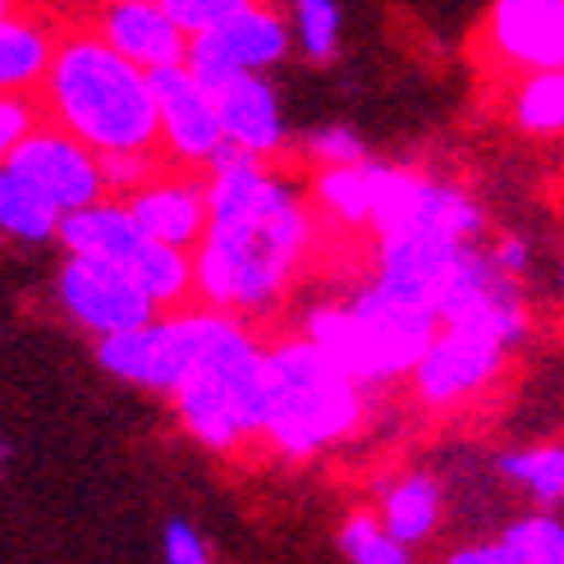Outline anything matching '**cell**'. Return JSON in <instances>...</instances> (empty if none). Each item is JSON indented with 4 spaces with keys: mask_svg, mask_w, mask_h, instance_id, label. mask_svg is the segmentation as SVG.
Wrapping results in <instances>:
<instances>
[{
    "mask_svg": "<svg viewBox=\"0 0 564 564\" xmlns=\"http://www.w3.org/2000/svg\"><path fill=\"white\" fill-rule=\"evenodd\" d=\"M436 519H441V487L432 477H404L400 487H390L386 519H381L386 538H394L400 546L422 542L436 528Z\"/></svg>",
    "mask_w": 564,
    "mask_h": 564,
    "instance_id": "ac0fdd59",
    "label": "cell"
},
{
    "mask_svg": "<svg viewBox=\"0 0 564 564\" xmlns=\"http://www.w3.org/2000/svg\"><path fill=\"white\" fill-rule=\"evenodd\" d=\"M61 299L69 307V317L78 326L97 330L101 340H110V335H129L138 326L156 322V307L148 303L143 290L133 285V275L124 267L69 258V267L61 271Z\"/></svg>",
    "mask_w": 564,
    "mask_h": 564,
    "instance_id": "ba28073f",
    "label": "cell"
},
{
    "mask_svg": "<svg viewBox=\"0 0 564 564\" xmlns=\"http://www.w3.org/2000/svg\"><path fill=\"white\" fill-rule=\"evenodd\" d=\"M61 19L37 10H6L0 14V97H33L42 93Z\"/></svg>",
    "mask_w": 564,
    "mask_h": 564,
    "instance_id": "5bb4252c",
    "label": "cell"
},
{
    "mask_svg": "<svg viewBox=\"0 0 564 564\" xmlns=\"http://www.w3.org/2000/svg\"><path fill=\"white\" fill-rule=\"evenodd\" d=\"M37 124H42V110L33 97H0V161H10V152Z\"/></svg>",
    "mask_w": 564,
    "mask_h": 564,
    "instance_id": "83f0119b",
    "label": "cell"
},
{
    "mask_svg": "<svg viewBox=\"0 0 564 564\" xmlns=\"http://www.w3.org/2000/svg\"><path fill=\"white\" fill-rule=\"evenodd\" d=\"M500 468L519 477V482H528L538 500H560V491H564V449L560 445H538V449H523V455H505Z\"/></svg>",
    "mask_w": 564,
    "mask_h": 564,
    "instance_id": "7402d4cb",
    "label": "cell"
},
{
    "mask_svg": "<svg viewBox=\"0 0 564 564\" xmlns=\"http://www.w3.org/2000/svg\"><path fill=\"white\" fill-rule=\"evenodd\" d=\"M55 235L65 239V248L83 262H106V267H129L133 252L148 239L138 235V225L129 220L124 203H97L88 212L61 216Z\"/></svg>",
    "mask_w": 564,
    "mask_h": 564,
    "instance_id": "9a60e30c",
    "label": "cell"
},
{
    "mask_svg": "<svg viewBox=\"0 0 564 564\" xmlns=\"http://www.w3.org/2000/svg\"><path fill=\"white\" fill-rule=\"evenodd\" d=\"M124 212L148 243L188 252L207 235V180L156 175L129 197Z\"/></svg>",
    "mask_w": 564,
    "mask_h": 564,
    "instance_id": "8fae6325",
    "label": "cell"
},
{
    "mask_svg": "<svg viewBox=\"0 0 564 564\" xmlns=\"http://www.w3.org/2000/svg\"><path fill=\"white\" fill-rule=\"evenodd\" d=\"M487 46L505 69L555 74L564 61V6L560 0H505L491 10Z\"/></svg>",
    "mask_w": 564,
    "mask_h": 564,
    "instance_id": "30bf717a",
    "label": "cell"
},
{
    "mask_svg": "<svg viewBox=\"0 0 564 564\" xmlns=\"http://www.w3.org/2000/svg\"><path fill=\"white\" fill-rule=\"evenodd\" d=\"M340 546L354 564H409V546L386 538V528L372 514H354L340 532Z\"/></svg>",
    "mask_w": 564,
    "mask_h": 564,
    "instance_id": "cb8c5ba5",
    "label": "cell"
},
{
    "mask_svg": "<svg viewBox=\"0 0 564 564\" xmlns=\"http://www.w3.org/2000/svg\"><path fill=\"white\" fill-rule=\"evenodd\" d=\"M473 252H477V243H455V239H436V235H386L381 252H377L372 285L381 294H390L394 303L436 317L441 299L464 275Z\"/></svg>",
    "mask_w": 564,
    "mask_h": 564,
    "instance_id": "5b68a950",
    "label": "cell"
},
{
    "mask_svg": "<svg viewBox=\"0 0 564 564\" xmlns=\"http://www.w3.org/2000/svg\"><path fill=\"white\" fill-rule=\"evenodd\" d=\"M124 271L133 275V285L148 294L152 307H180L193 294V258H188V252L161 248V243H143Z\"/></svg>",
    "mask_w": 564,
    "mask_h": 564,
    "instance_id": "e0dca14e",
    "label": "cell"
},
{
    "mask_svg": "<svg viewBox=\"0 0 564 564\" xmlns=\"http://www.w3.org/2000/svg\"><path fill=\"white\" fill-rule=\"evenodd\" d=\"M299 37H303L313 61H330L335 37H340V10L326 6V0H303L299 6Z\"/></svg>",
    "mask_w": 564,
    "mask_h": 564,
    "instance_id": "484cf974",
    "label": "cell"
},
{
    "mask_svg": "<svg viewBox=\"0 0 564 564\" xmlns=\"http://www.w3.org/2000/svg\"><path fill=\"white\" fill-rule=\"evenodd\" d=\"M514 124L523 133L551 138L564 124V78L555 74H528L514 93Z\"/></svg>",
    "mask_w": 564,
    "mask_h": 564,
    "instance_id": "d6986e66",
    "label": "cell"
},
{
    "mask_svg": "<svg viewBox=\"0 0 564 564\" xmlns=\"http://www.w3.org/2000/svg\"><path fill=\"white\" fill-rule=\"evenodd\" d=\"M285 51H290V23L275 10L248 6L225 28H212L203 37H188L184 69L193 74L197 88L216 93L220 83H230L235 74H258V69L275 65Z\"/></svg>",
    "mask_w": 564,
    "mask_h": 564,
    "instance_id": "8992f818",
    "label": "cell"
},
{
    "mask_svg": "<svg viewBox=\"0 0 564 564\" xmlns=\"http://www.w3.org/2000/svg\"><path fill=\"white\" fill-rule=\"evenodd\" d=\"M97 175H101V188H116V193L133 197L148 180H156V156H152V152L97 156Z\"/></svg>",
    "mask_w": 564,
    "mask_h": 564,
    "instance_id": "4316f807",
    "label": "cell"
},
{
    "mask_svg": "<svg viewBox=\"0 0 564 564\" xmlns=\"http://www.w3.org/2000/svg\"><path fill=\"white\" fill-rule=\"evenodd\" d=\"M6 10H10V6H0V14H6Z\"/></svg>",
    "mask_w": 564,
    "mask_h": 564,
    "instance_id": "1f68e13d",
    "label": "cell"
},
{
    "mask_svg": "<svg viewBox=\"0 0 564 564\" xmlns=\"http://www.w3.org/2000/svg\"><path fill=\"white\" fill-rule=\"evenodd\" d=\"M505 551H514L523 564H564V528L546 514L523 519L500 538Z\"/></svg>",
    "mask_w": 564,
    "mask_h": 564,
    "instance_id": "603a6c76",
    "label": "cell"
},
{
    "mask_svg": "<svg viewBox=\"0 0 564 564\" xmlns=\"http://www.w3.org/2000/svg\"><path fill=\"white\" fill-rule=\"evenodd\" d=\"M449 564H523V560L496 542V546H464V551L449 555Z\"/></svg>",
    "mask_w": 564,
    "mask_h": 564,
    "instance_id": "4dcf8cb0",
    "label": "cell"
},
{
    "mask_svg": "<svg viewBox=\"0 0 564 564\" xmlns=\"http://www.w3.org/2000/svg\"><path fill=\"white\" fill-rule=\"evenodd\" d=\"M55 225H61V216L0 165V230L19 235V239H46V235H55Z\"/></svg>",
    "mask_w": 564,
    "mask_h": 564,
    "instance_id": "44dd1931",
    "label": "cell"
},
{
    "mask_svg": "<svg viewBox=\"0 0 564 564\" xmlns=\"http://www.w3.org/2000/svg\"><path fill=\"white\" fill-rule=\"evenodd\" d=\"M165 564H212V555L188 523H171V532H165Z\"/></svg>",
    "mask_w": 564,
    "mask_h": 564,
    "instance_id": "f546056e",
    "label": "cell"
},
{
    "mask_svg": "<svg viewBox=\"0 0 564 564\" xmlns=\"http://www.w3.org/2000/svg\"><path fill=\"white\" fill-rule=\"evenodd\" d=\"M101 362L124 381L175 390L197 362V313L148 322L129 335H110V340H101Z\"/></svg>",
    "mask_w": 564,
    "mask_h": 564,
    "instance_id": "52a82bcc",
    "label": "cell"
},
{
    "mask_svg": "<svg viewBox=\"0 0 564 564\" xmlns=\"http://www.w3.org/2000/svg\"><path fill=\"white\" fill-rule=\"evenodd\" d=\"M207 180V235L193 252V294L207 307L267 313L290 290V280L313 243V216L299 193L225 143Z\"/></svg>",
    "mask_w": 564,
    "mask_h": 564,
    "instance_id": "6da1fadb",
    "label": "cell"
},
{
    "mask_svg": "<svg viewBox=\"0 0 564 564\" xmlns=\"http://www.w3.org/2000/svg\"><path fill=\"white\" fill-rule=\"evenodd\" d=\"M362 422V390L335 372L330 362L307 345L285 340L267 354V427L275 449L303 459L313 449L349 436Z\"/></svg>",
    "mask_w": 564,
    "mask_h": 564,
    "instance_id": "3957f363",
    "label": "cell"
},
{
    "mask_svg": "<svg viewBox=\"0 0 564 564\" xmlns=\"http://www.w3.org/2000/svg\"><path fill=\"white\" fill-rule=\"evenodd\" d=\"M37 110L46 124L69 133L93 156H124V152H156V101L148 74L133 69L110 51L93 23H61L46 83L37 93Z\"/></svg>",
    "mask_w": 564,
    "mask_h": 564,
    "instance_id": "7a4b0ae2",
    "label": "cell"
},
{
    "mask_svg": "<svg viewBox=\"0 0 564 564\" xmlns=\"http://www.w3.org/2000/svg\"><path fill=\"white\" fill-rule=\"evenodd\" d=\"M93 23V33L129 61L133 69H171V65H184V33L161 14V6H143V0H120V6H106Z\"/></svg>",
    "mask_w": 564,
    "mask_h": 564,
    "instance_id": "7c38bea8",
    "label": "cell"
},
{
    "mask_svg": "<svg viewBox=\"0 0 564 564\" xmlns=\"http://www.w3.org/2000/svg\"><path fill=\"white\" fill-rule=\"evenodd\" d=\"M212 106H216L220 138L235 152L262 161V156L280 152V143H285V120H280L275 93H271V83L262 74H235L230 83H220V88L212 93Z\"/></svg>",
    "mask_w": 564,
    "mask_h": 564,
    "instance_id": "4fadbf2b",
    "label": "cell"
},
{
    "mask_svg": "<svg viewBox=\"0 0 564 564\" xmlns=\"http://www.w3.org/2000/svg\"><path fill=\"white\" fill-rule=\"evenodd\" d=\"M243 10H248V0H165V6H161V14L180 28L184 42L212 33V28H225Z\"/></svg>",
    "mask_w": 564,
    "mask_h": 564,
    "instance_id": "d4e9b609",
    "label": "cell"
},
{
    "mask_svg": "<svg viewBox=\"0 0 564 564\" xmlns=\"http://www.w3.org/2000/svg\"><path fill=\"white\" fill-rule=\"evenodd\" d=\"M317 207L326 216H335L340 225H349V230H358V225L372 220V203H368V171L362 165H340V171H322L317 184Z\"/></svg>",
    "mask_w": 564,
    "mask_h": 564,
    "instance_id": "ffe728a7",
    "label": "cell"
},
{
    "mask_svg": "<svg viewBox=\"0 0 564 564\" xmlns=\"http://www.w3.org/2000/svg\"><path fill=\"white\" fill-rule=\"evenodd\" d=\"M175 409H180V417H184V427L203 441V445H212V449H239L243 445V436H239V427H235V413H230V404L220 400V390L212 386V377L207 372H188L175 390Z\"/></svg>",
    "mask_w": 564,
    "mask_h": 564,
    "instance_id": "2e32d148",
    "label": "cell"
},
{
    "mask_svg": "<svg viewBox=\"0 0 564 564\" xmlns=\"http://www.w3.org/2000/svg\"><path fill=\"white\" fill-rule=\"evenodd\" d=\"M6 171L33 188L42 203L55 212V216H74V212H88L101 203V175H97V156L74 143L69 133L51 129V124H37L23 143L10 152Z\"/></svg>",
    "mask_w": 564,
    "mask_h": 564,
    "instance_id": "277c9868",
    "label": "cell"
},
{
    "mask_svg": "<svg viewBox=\"0 0 564 564\" xmlns=\"http://www.w3.org/2000/svg\"><path fill=\"white\" fill-rule=\"evenodd\" d=\"M307 152L313 161H322V171H340V165H368V152L349 129H326L307 138Z\"/></svg>",
    "mask_w": 564,
    "mask_h": 564,
    "instance_id": "f1b7e54d",
    "label": "cell"
},
{
    "mask_svg": "<svg viewBox=\"0 0 564 564\" xmlns=\"http://www.w3.org/2000/svg\"><path fill=\"white\" fill-rule=\"evenodd\" d=\"M148 88H152V101H156L161 143H165V152H171L175 161H212L225 148L212 93L197 88L184 65L152 69Z\"/></svg>",
    "mask_w": 564,
    "mask_h": 564,
    "instance_id": "9c48e42d",
    "label": "cell"
}]
</instances>
